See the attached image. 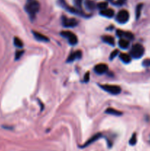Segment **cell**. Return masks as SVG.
<instances>
[{
	"instance_id": "15",
	"label": "cell",
	"mask_w": 150,
	"mask_h": 151,
	"mask_svg": "<svg viewBox=\"0 0 150 151\" xmlns=\"http://www.w3.org/2000/svg\"><path fill=\"white\" fill-rule=\"evenodd\" d=\"M119 58L125 64H128V63H130L131 61V57H130V55L128 54H126V53H121L120 55H119Z\"/></svg>"
},
{
	"instance_id": "20",
	"label": "cell",
	"mask_w": 150,
	"mask_h": 151,
	"mask_svg": "<svg viewBox=\"0 0 150 151\" xmlns=\"http://www.w3.org/2000/svg\"><path fill=\"white\" fill-rule=\"evenodd\" d=\"M108 3L107 2H102L97 5V8H99L101 10H102L107 9V8H108Z\"/></svg>"
},
{
	"instance_id": "6",
	"label": "cell",
	"mask_w": 150,
	"mask_h": 151,
	"mask_svg": "<svg viewBox=\"0 0 150 151\" xmlns=\"http://www.w3.org/2000/svg\"><path fill=\"white\" fill-rule=\"evenodd\" d=\"M63 25L66 27H73L77 26L78 22L75 19H68L66 16H63Z\"/></svg>"
},
{
	"instance_id": "26",
	"label": "cell",
	"mask_w": 150,
	"mask_h": 151,
	"mask_svg": "<svg viewBox=\"0 0 150 151\" xmlns=\"http://www.w3.org/2000/svg\"><path fill=\"white\" fill-rule=\"evenodd\" d=\"M143 65L144 66H150V58L149 59H146L143 61Z\"/></svg>"
},
{
	"instance_id": "12",
	"label": "cell",
	"mask_w": 150,
	"mask_h": 151,
	"mask_svg": "<svg viewBox=\"0 0 150 151\" xmlns=\"http://www.w3.org/2000/svg\"><path fill=\"white\" fill-rule=\"evenodd\" d=\"M33 33L34 37L37 40L41 41H46V42H48L49 41V38L47 37V36H44V35L41 34V33H38V32H35V31H33Z\"/></svg>"
},
{
	"instance_id": "16",
	"label": "cell",
	"mask_w": 150,
	"mask_h": 151,
	"mask_svg": "<svg viewBox=\"0 0 150 151\" xmlns=\"http://www.w3.org/2000/svg\"><path fill=\"white\" fill-rule=\"evenodd\" d=\"M85 7L87 8V9H88L89 10H93L97 6L95 2L91 1V0H86L85 2Z\"/></svg>"
},
{
	"instance_id": "11",
	"label": "cell",
	"mask_w": 150,
	"mask_h": 151,
	"mask_svg": "<svg viewBox=\"0 0 150 151\" xmlns=\"http://www.w3.org/2000/svg\"><path fill=\"white\" fill-rule=\"evenodd\" d=\"M100 14L103 16H105V17L107 18H111L114 16L115 13H114V10H113L112 9L107 8V9L102 10L100 11Z\"/></svg>"
},
{
	"instance_id": "27",
	"label": "cell",
	"mask_w": 150,
	"mask_h": 151,
	"mask_svg": "<svg viewBox=\"0 0 150 151\" xmlns=\"http://www.w3.org/2000/svg\"><path fill=\"white\" fill-rule=\"evenodd\" d=\"M108 1H110V2H111V1H112V0H108Z\"/></svg>"
},
{
	"instance_id": "4",
	"label": "cell",
	"mask_w": 150,
	"mask_h": 151,
	"mask_svg": "<svg viewBox=\"0 0 150 151\" xmlns=\"http://www.w3.org/2000/svg\"><path fill=\"white\" fill-rule=\"evenodd\" d=\"M130 15H129L128 11L126 10H122L119 11L116 15V20L120 24H124L129 20Z\"/></svg>"
},
{
	"instance_id": "7",
	"label": "cell",
	"mask_w": 150,
	"mask_h": 151,
	"mask_svg": "<svg viewBox=\"0 0 150 151\" xmlns=\"http://www.w3.org/2000/svg\"><path fill=\"white\" fill-rule=\"evenodd\" d=\"M116 35H117L119 37L122 38L124 39H127V40H132V39L134 38V36L132 33L130 32H125L123 30H116Z\"/></svg>"
},
{
	"instance_id": "8",
	"label": "cell",
	"mask_w": 150,
	"mask_h": 151,
	"mask_svg": "<svg viewBox=\"0 0 150 151\" xmlns=\"http://www.w3.org/2000/svg\"><path fill=\"white\" fill-rule=\"evenodd\" d=\"M108 66L107 64H97L95 67H94V71L98 75H102L105 74V72L108 71Z\"/></svg>"
},
{
	"instance_id": "25",
	"label": "cell",
	"mask_w": 150,
	"mask_h": 151,
	"mask_svg": "<svg viewBox=\"0 0 150 151\" xmlns=\"http://www.w3.org/2000/svg\"><path fill=\"white\" fill-rule=\"evenodd\" d=\"M24 54V51H17L16 53V60H19L22 55Z\"/></svg>"
},
{
	"instance_id": "13",
	"label": "cell",
	"mask_w": 150,
	"mask_h": 151,
	"mask_svg": "<svg viewBox=\"0 0 150 151\" xmlns=\"http://www.w3.org/2000/svg\"><path fill=\"white\" fill-rule=\"evenodd\" d=\"M102 41L106 44H110V45H115V39L114 38L110 36H104L102 37Z\"/></svg>"
},
{
	"instance_id": "2",
	"label": "cell",
	"mask_w": 150,
	"mask_h": 151,
	"mask_svg": "<svg viewBox=\"0 0 150 151\" xmlns=\"http://www.w3.org/2000/svg\"><path fill=\"white\" fill-rule=\"evenodd\" d=\"M144 48L141 44H136L133 47V48L130 50V55L133 58H140L144 55Z\"/></svg>"
},
{
	"instance_id": "1",
	"label": "cell",
	"mask_w": 150,
	"mask_h": 151,
	"mask_svg": "<svg viewBox=\"0 0 150 151\" xmlns=\"http://www.w3.org/2000/svg\"><path fill=\"white\" fill-rule=\"evenodd\" d=\"M40 9L39 2L36 0H32L29 1L25 5V10L30 15L31 17H34Z\"/></svg>"
},
{
	"instance_id": "19",
	"label": "cell",
	"mask_w": 150,
	"mask_h": 151,
	"mask_svg": "<svg viewBox=\"0 0 150 151\" xmlns=\"http://www.w3.org/2000/svg\"><path fill=\"white\" fill-rule=\"evenodd\" d=\"M14 44L15 46H16L18 47H22L24 45L22 41L17 37L14 38Z\"/></svg>"
},
{
	"instance_id": "18",
	"label": "cell",
	"mask_w": 150,
	"mask_h": 151,
	"mask_svg": "<svg viewBox=\"0 0 150 151\" xmlns=\"http://www.w3.org/2000/svg\"><path fill=\"white\" fill-rule=\"evenodd\" d=\"M143 8V4H139L138 5V6L136 7V19H138L141 16V10H142Z\"/></svg>"
},
{
	"instance_id": "5",
	"label": "cell",
	"mask_w": 150,
	"mask_h": 151,
	"mask_svg": "<svg viewBox=\"0 0 150 151\" xmlns=\"http://www.w3.org/2000/svg\"><path fill=\"white\" fill-rule=\"evenodd\" d=\"M60 34L61 36L66 38L69 40V42L70 44H72V45L77 44L78 39H77V36L75 34H74L73 33H72V32L70 31H63L61 32Z\"/></svg>"
},
{
	"instance_id": "10",
	"label": "cell",
	"mask_w": 150,
	"mask_h": 151,
	"mask_svg": "<svg viewBox=\"0 0 150 151\" xmlns=\"http://www.w3.org/2000/svg\"><path fill=\"white\" fill-rule=\"evenodd\" d=\"M101 136H102V134H95L94 136H93L92 137H91V139H89L87 141V142H85V143L84 144V145H83V146L81 147V148H86L87 146H88V145H91L92 143H94V142H95L96 141L98 140L99 138H101Z\"/></svg>"
},
{
	"instance_id": "22",
	"label": "cell",
	"mask_w": 150,
	"mask_h": 151,
	"mask_svg": "<svg viewBox=\"0 0 150 151\" xmlns=\"http://www.w3.org/2000/svg\"><path fill=\"white\" fill-rule=\"evenodd\" d=\"M119 51L118 50H114V51H112V52H111L110 55V60L114 59V58L116 57V55L119 54Z\"/></svg>"
},
{
	"instance_id": "21",
	"label": "cell",
	"mask_w": 150,
	"mask_h": 151,
	"mask_svg": "<svg viewBox=\"0 0 150 151\" xmlns=\"http://www.w3.org/2000/svg\"><path fill=\"white\" fill-rule=\"evenodd\" d=\"M137 142V136L136 134H133L132 136L131 139H130V145H135Z\"/></svg>"
},
{
	"instance_id": "3",
	"label": "cell",
	"mask_w": 150,
	"mask_h": 151,
	"mask_svg": "<svg viewBox=\"0 0 150 151\" xmlns=\"http://www.w3.org/2000/svg\"><path fill=\"white\" fill-rule=\"evenodd\" d=\"M100 87L111 94H119L122 92V89L120 86H116V85H101Z\"/></svg>"
},
{
	"instance_id": "24",
	"label": "cell",
	"mask_w": 150,
	"mask_h": 151,
	"mask_svg": "<svg viewBox=\"0 0 150 151\" xmlns=\"http://www.w3.org/2000/svg\"><path fill=\"white\" fill-rule=\"evenodd\" d=\"M89 80H90V72H88L87 73H85V75L84 76L85 83H88V82L89 81Z\"/></svg>"
},
{
	"instance_id": "23",
	"label": "cell",
	"mask_w": 150,
	"mask_h": 151,
	"mask_svg": "<svg viewBox=\"0 0 150 151\" xmlns=\"http://www.w3.org/2000/svg\"><path fill=\"white\" fill-rule=\"evenodd\" d=\"M82 3H83V0H74L75 5L79 9L82 8Z\"/></svg>"
},
{
	"instance_id": "14",
	"label": "cell",
	"mask_w": 150,
	"mask_h": 151,
	"mask_svg": "<svg viewBox=\"0 0 150 151\" xmlns=\"http://www.w3.org/2000/svg\"><path fill=\"white\" fill-rule=\"evenodd\" d=\"M119 45L122 49L126 50V49L128 48L129 46H130V42H129V41L127 40V39L121 38L119 41Z\"/></svg>"
},
{
	"instance_id": "17",
	"label": "cell",
	"mask_w": 150,
	"mask_h": 151,
	"mask_svg": "<svg viewBox=\"0 0 150 151\" xmlns=\"http://www.w3.org/2000/svg\"><path fill=\"white\" fill-rule=\"evenodd\" d=\"M105 113L106 114H112V115H115V116H120L122 115V113L120 111H118L116 109L112 108H109L105 111Z\"/></svg>"
},
{
	"instance_id": "9",
	"label": "cell",
	"mask_w": 150,
	"mask_h": 151,
	"mask_svg": "<svg viewBox=\"0 0 150 151\" xmlns=\"http://www.w3.org/2000/svg\"><path fill=\"white\" fill-rule=\"evenodd\" d=\"M82 57V52L80 50H77L76 52H74L69 56L67 59V62H72L77 59H80Z\"/></svg>"
}]
</instances>
